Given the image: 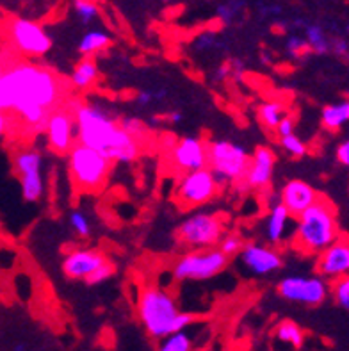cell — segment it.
I'll list each match as a JSON object with an SVG mask.
<instances>
[{
  "instance_id": "cell-1",
  "label": "cell",
  "mask_w": 349,
  "mask_h": 351,
  "mask_svg": "<svg viewBox=\"0 0 349 351\" xmlns=\"http://www.w3.org/2000/svg\"><path fill=\"white\" fill-rule=\"evenodd\" d=\"M62 93L58 73L36 62H13L0 77V109L13 114L29 136L45 132L49 114L59 107Z\"/></svg>"
},
{
  "instance_id": "cell-2",
  "label": "cell",
  "mask_w": 349,
  "mask_h": 351,
  "mask_svg": "<svg viewBox=\"0 0 349 351\" xmlns=\"http://www.w3.org/2000/svg\"><path fill=\"white\" fill-rule=\"evenodd\" d=\"M77 123V143L93 148L118 165H132L141 154V143L119 127V118L100 100L68 106Z\"/></svg>"
},
{
  "instance_id": "cell-3",
  "label": "cell",
  "mask_w": 349,
  "mask_h": 351,
  "mask_svg": "<svg viewBox=\"0 0 349 351\" xmlns=\"http://www.w3.org/2000/svg\"><path fill=\"white\" fill-rule=\"evenodd\" d=\"M137 317L146 334L157 341L180 330H187L195 321L193 314L180 311L177 298L169 291L154 284L145 285L139 291Z\"/></svg>"
},
{
  "instance_id": "cell-4",
  "label": "cell",
  "mask_w": 349,
  "mask_h": 351,
  "mask_svg": "<svg viewBox=\"0 0 349 351\" xmlns=\"http://www.w3.org/2000/svg\"><path fill=\"white\" fill-rule=\"evenodd\" d=\"M341 237L337 213L332 202L321 198L296 216L292 245L306 255H317Z\"/></svg>"
},
{
  "instance_id": "cell-5",
  "label": "cell",
  "mask_w": 349,
  "mask_h": 351,
  "mask_svg": "<svg viewBox=\"0 0 349 351\" xmlns=\"http://www.w3.org/2000/svg\"><path fill=\"white\" fill-rule=\"evenodd\" d=\"M111 160L102 154L80 143H75L68 152V173L79 191H100L111 173Z\"/></svg>"
},
{
  "instance_id": "cell-6",
  "label": "cell",
  "mask_w": 349,
  "mask_h": 351,
  "mask_svg": "<svg viewBox=\"0 0 349 351\" xmlns=\"http://www.w3.org/2000/svg\"><path fill=\"white\" fill-rule=\"evenodd\" d=\"M250 165L246 147L234 139H213L207 143V168L219 186L241 182Z\"/></svg>"
},
{
  "instance_id": "cell-7",
  "label": "cell",
  "mask_w": 349,
  "mask_h": 351,
  "mask_svg": "<svg viewBox=\"0 0 349 351\" xmlns=\"http://www.w3.org/2000/svg\"><path fill=\"white\" fill-rule=\"evenodd\" d=\"M225 219L213 210L189 214L177 228V241L187 250H205L217 246L225 234Z\"/></svg>"
},
{
  "instance_id": "cell-8",
  "label": "cell",
  "mask_w": 349,
  "mask_h": 351,
  "mask_svg": "<svg viewBox=\"0 0 349 351\" xmlns=\"http://www.w3.org/2000/svg\"><path fill=\"white\" fill-rule=\"evenodd\" d=\"M230 263V258L223 255L219 250H189L187 254L178 257L171 267V276L177 282H205L221 275Z\"/></svg>"
},
{
  "instance_id": "cell-9",
  "label": "cell",
  "mask_w": 349,
  "mask_h": 351,
  "mask_svg": "<svg viewBox=\"0 0 349 351\" xmlns=\"http://www.w3.org/2000/svg\"><path fill=\"white\" fill-rule=\"evenodd\" d=\"M9 45L25 58H45L52 50L53 41L50 32L41 23L29 18H13L5 25Z\"/></svg>"
},
{
  "instance_id": "cell-10",
  "label": "cell",
  "mask_w": 349,
  "mask_h": 351,
  "mask_svg": "<svg viewBox=\"0 0 349 351\" xmlns=\"http://www.w3.org/2000/svg\"><path fill=\"white\" fill-rule=\"evenodd\" d=\"M45 159L38 148L23 147L14 152L13 169L20 180L23 200L38 204L45 196Z\"/></svg>"
},
{
  "instance_id": "cell-11",
  "label": "cell",
  "mask_w": 349,
  "mask_h": 351,
  "mask_svg": "<svg viewBox=\"0 0 349 351\" xmlns=\"http://www.w3.org/2000/svg\"><path fill=\"white\" fill-rule=\"evenodd\" d=\"M219 189L221 186L214 178L213 171L208 168H200L182 173L175 187V198L184 209H200L210 204Z\"/></svg>"
},
{
  "instance_id": "cell-12",
  "label": "cell",
  "mask_w": 349,
  "mask_h": 351,
  "mask_svg": "<svg viewBox=\"0 0 349 351\" xmlns=\"http://www.w3.org/2000/svg\"><path fill=\"white\" fill-rule=\"evenodd\" d=\"M276 293L282 300L303 307H319L330 296V284L321 275H289L276 285Z\"/></svg>"
},
{
  "instance_id": "cell-13",
  "label": "cell",
  "mask_w": 349,
  "mask_h": 351,
  "mask_svg": "<svg viewBox=\"0 0 349 351\" xmlns=\"http://www.w3.org/2000/svg\"><path fill=\"white\" fill-rule=\"evenodd\" d=\"M237 257L241 267L253 278H265V276L278 273L283 267V257L278 248L262 243V241L244 243Z\"/></svg>"
},
{
  "instance_id": "cell-14",
  "label": "cell",
  "mask_w": 349,
  "mask_h": 351,
  "mask_svg": "<svg viewBox=\"0 0 349 351\" xmlns=\"http://www.w3.org/2000/svg\"><path fill=\"white\" fill-rule=\"evenodd\" d=\"M43 134L47 139V147L53 154L68 156V152L77 143L75 116L70 107H56L49 114Z\"/></svg>"
},
{
  "instance_id": "cell-15",
  "label": "cell",
  "mask_w": 349,
  "mask_h": 351,
  "mask_svg": "<svg viewBox=\"0 0 349 351\" xmlns=\"http://www.w3.org/2000/svg\"><path fill=\"white\" fill-rule=\"evenodd\" d=\"M292 216L285 205L282 202H276V204L269 205V210L264 216L261 223V236L264 239V243H267L269 246H278L285 245L289 239L292 237Z\"/></svg>"
},
{
  "instance_id": "cell-16",
  "label": "cell",
  "mask_w": 349,
  "mask_h": 351,
  "mask_svg": "<svg viewBox=\"0 0 349 351\" xmlns=\"http://www.w3.org/2000/svg\"><path fill=\"white\" fill-rule=\"evenodd\" d=\"M169 157H171L173 166L180 173L207 168V143L196 136H186V138L175 141Z\"/></svg>"
},
{
  "instance_id": "cell-17",
  "label": "cell",
  "mask_w": 349,
  "mask_h": 351,
  "mask_svg": "<svg viewBox=\"0 0 349 351\" xmlns=\"http://www.w3.org/2000/svg\"><path fill=\"white\" fill-rule=\"evenodd\" d=\"M274 169H276V154L273 148L261 145L256 147L255 152L250 156V165H248L244 182L252 189H267L273 180Z\"/></svg>"
},
{
  "instance_id": "cell-18",
  "label": "cell",
  "mask_w": 349,
  "mask_h": 351,
  "mask_svg": "<svg viewBox=\"0 0 349 351\" xmlns=\"http://www.w3.org/2000/svg\"><path fill=\"white\" fill-rule=\"evenodd\" d=\"M317 275L326 280H335L339 276L349 275V241L339 239L319 252L315 263Z\"/></svg>"
},
{
  "instance_id": "cell-19",
  "label": "cell",
  "mask_w": 349,
  "mask_h": 351,
  "mask_svg": "<svg viewBox=\"0 0 349 351\" xmlns=\"http://www.w3.org/2000/svg\"><path fill=\"white\" fill-rule=\"evenodd\" d=\"M107 261L106 255L100 250L95 248H77L64 255L61 269L70 280L84 282L97 267L102 266Z\"/></svg>"
},
{
  "instance_id": "cell-20",
  "label": "cell",
  "mask_w": 349,
  "mask_h": 351,
  "mask_svg": "<svg viewBox=\"0 0 349 351\" xmlns=\"http://www.w3.org/2000/svg\"><path fill=\"white\" fill-rule=\"evenodd\" d=\"M319 193L312 184L301 178H291L287 182L283 184L282 189L278 193V198L285 209L296 218L305 209H309L310 205L319 200Z\"/></svg>"
},
{
  "instance_id": "cell-21",
  "label": "cell",
  "mask_w": 349,
  "mask_h": 351,
  "mask_svg": "<svg viewBox=\"0 0 349 351\" xmlns=\"http://www.w3.org/2000/svg\"><path fill=\"white\" fill-rule=\"evenodd\" d=\"M273 339L278 346H283L285 350L296 351L305 343V332L294 321L283 319L274 326Z\"/></svg>"
},
{
  "instance_id": "cell-22",
  "label": "cell",
  "mask_w": 349,
  "mask_h": 351,
  "mask_svg": "<svg viewBox=\"0 0 349 351\" xmlns=\"http://www.w3.org/2000/svg\"><path fill=\"white\" fill-rule=\"evenodd\" d=\"M98 77H100V70H98L95 59L82 58L71 70L70 79L73 88L79 89V91H86V89H91L97 84Z\"/></svg>"
},
{
  "instance_id": "cell-23",
  "label": "cell",
  "mask_w": 349,
  "mask_h": 351,
  "mask_svg": "<svg viewBox=\"0 0 349 351\" xmlns=\"http://www.w3.org/2000/svg\"><path fill=\"white\" fill-rule=\"evenodd\" d=\"M112 38L111 34L106 31V29H89L82 34V38L79 40L77 45V50L82 58H91L93 53L102 52L106 50L109 45H111Z\"/></svg>"
},
{
  "instance_id": "cell-24",
  "label": "cell",
  "mask_w": 349,
  "mask_h": 351,
  "mask_svg": "<svg viewBox=\"0 0 349 351\" xmlns=\"http://www.w3.org/2000/svg\"><path fill=\"white\" fill-rule=\"evenodd\" d=\"M349 123V100L328 104L321 111V125L330 132L341 130L344 125Z\"/></svg>"
},
{
  "instance_id": "cell-25",
  "label": "cell",
  "mask_w": 349,
  "mask_h": 351,
  "mask_svg": "<svg viewBox=\"0 0 349 351\" xmlns=\"http://www.w3.org/2000/svg\"><path fill=\"white\" fill-rule=\"evenodd\" d=\"M303 31H305V40L312 52L321 53V56L330 52V45H332V41L328 38L323 25H319V23H305Z\"/></svg>"
},
{
  "instance_id": "cell-26",
  "label": "cell",
  "mask_w": 349,
  "mask_h": 351,
  "mask_svg": "<svg viewBox=\"0 0 349 351\" xmlns=\"http://www.w3.org/2000/svg\"><path fill=\"white\" fill-rule=\"evenodd\" d=\"M256 114H258V121L264 125L265 129L274 130L280 120L285 116V107H283V104L276 102V100H267V102L261 104Z\"/></svg>"
},
{
  "instance_id": "cell-27",
  "label": "cell",
  "mask_w": 349,
  "mask_h": 351,
  "mask_svg": "<svg viewBox=\"0 0 349 351\" xmlns=\"http://www.w3.org/2000/svg\"><path fill=\"white\" fill-rule=\"evenodd\" d=\"M193 348H195V341L191 334H187L186 330H180V332L159 339L157 351H193Z\"/></svg>"
},
{
  "instance_id": "cell-28",
  "label": "cell",
  "mask_w": 349,
  "mask_h": 351,
  "mask_svg": "<svg viewBox=\"0 0 349 351\" xmlns=\"http://www.w3.org/2000/svg\"><path fill=\"white\" fill-rule=\"evenodd\" d=\"M246 0H223L221 4H217L216 16L223 25H232L246 9Z\"/></svg>"
},
{
  "instance_id": "cell-29",
  "label": "cell",
  "mask_w": 349,
  "mask_h": 351,
  "mask_svg": "<svg viewBox=\"0 0 349 351\" xmlns=\"http://www.w3.org/2000/svg\"><path fill=\"white\" fill-rule=\"evenodd\" d=\"M73 11L82 25H91L100 16V9L95 0H73Z\"/></svg>"
},
{
  "instance_id": "cell-30",
  "label": "cell",
  "mask_w": 349,
  "mask_h": 351,
  "mask_svg": "<svg viewBox=\"0 0 349 351\" xmlns=\"http://www.w3.org/2000/svg\"><path fill=\"white\" fill-rule=\"evenodd\" d=\"M223 49L221 38L214 31H204L202 34L196 36V40L193 41V50L198 53H210L217 52Z\"/></svg>"
},
{
  "instance_id": "cell-31",
  "label": "cell",
  "mask_w": 349,
  "mask_h": 351,
  "mask_svg": "<svg viewBox=\"0 0 349 351\" xmlns=\"http://www.w3.org/2000/svg\"><path fill=\"white\" fill-rule=\"evenodd\" d=\"M280 147L282 150L287 154L289 157L292 159H301V157H305L309 154V147H306V143L296 136V134H289V136H282L278 138Z\"/></svg>"
},
{
  "instance_id": "cell-32",
  "label": "cell",
  "mask_w": 349,
  "mask_h": 351,
  "mask_svg": "<svg viewBox=\"0 0 349 351\" xmlns=\"http://www.w3.org/2000/svg\"><path fill=\"white\" fill-rule=\"evenodd\" d=\"M68 223H70V228L73 230V234H77L79 237H89L93 234V225H91V219H89L88 213L80 209H73L68 216Z\"/></svg>"
},
{
  "instance_id": "cell-33",
  "label": "cell",
  "mask_w": 349,
  "mask_h": 351,
  "mask_svg": "<svg viewBox=\"0 0 349 351\" xmlns=\"http://www.w3.org/2000/svg\"><path fill=\"white\" fill-rule=\"evenodd\" d=\"M244 246V239L239 236L237 232H228V234H223V237L217 243V250L221 252L223 255H226L228 258L237 257L239 252L243 250Z\"/></svg>"
},
{
  "instance_id": "cell-34",
  "label": "cell",
  "mask_w": 349,
  "mask_h": 351,
  "mask_svg": "<svg viewBox=\"0 0 349 351\" xmlns=\"http://www.w3.org/2000/svg\"><path fill=\"white\" fill-rule=\"evenodd\" d=\"M330 293H332L333 300L341 308L349 311V275L339 276L330 285Z\"/></svg>"
},
{
  "instance_id": "cell-35",
  "label": "cell",
  "mask_w": 349,
  "mask_h": 351,
  "mask_svg": "<svg viewBox=\"0 0 349 351\" xmlns=\"http://www.w3.org/2000/svg\"><path fill=\"white\" fill-rule=\"evenodd\" d=\"M285 52L291 59H301L305 53L310 52L309 43H306L305 36L300 34H291L285 40Z\"/></svg>"
},
{
  "instance_id": "cell-36",
  "label": "cell",
  "mask_w": 349,
  "mask_h": 351,
  "mask_svg": "<svg viewBox=\"0 0 349 351\" xmlns=\"http://www.w3.org/2000/svg\"><path fill=\"white\" fill-rule=\"evenodd\" d=\"M119 127L128 134L136 138L137 141L141 143L146 138V127L139 118H134V116H125V118H119Z\"/></svg>"
},
{
  "instance_id": "cell-37",
  "label": "cell",
  "mask_w": 349,
  "mask_h": 351,
  "mask_svg": "<svg viewBox=\"0 0 349 351\" xmlns=\"http://www.w3.org/2000/svg\"><path fill=\"white\" fill-rule=\"evenodd\" d=\"M116 273V266L111 263V261H106L100 267H97L91 275L86 278V284L88 285H102L104 282L111 280Z\"/></svg>"
},
{
  "instance_id": "cell-38",
  "label": "cell",
  "mask_w": 349,
  "mask_h": 351,
  "mask_svg": "<svg viewBox=\"0 0 349 351\" xmlns=\"http://www.w3.org/2000/svg\"><path fill=\"white\" fill-rule=\"evenodd\" d=\"M166 95H168V91L166 89H160V91H152V89H141L139 93L136 95V104L139 107H148L152 106L154 102H157V100H163V98H166Z\"/></svg>"
},
{
  "instance_id": "cell-39",
  "label": "cell",
  "mask_w": 349,
  "mask_h": 351,
  "mask_svg": "<svg viewBox=\"0 0 349 351\" xmlns=\"http://www.w3.org/2000/svg\"><path fill=\"white\" fill-rule=\"evenodd\" d=\"M276 134H278V138H282V136H289V134H294L296 132V120L292 118L291 114H285L280 120V123L276 125Z\"/></svg>"
},
{
  "instance_id": "cell-40",
  "label": "cell",
  "mask_w": 349,
  "mask_h": 351,
  "mask_svg": "<svg viewBox=\"0 0 349 351\" xmlns=\"http://www.w3.org/2000/svg\"><path fill=\"white\" fill-rule=\"evenodd\" d=\"M335 157L339 165L349 169V139H344V141L339 143V147L335 150Z\"/></svg>"
},
{
  "instance_id": "cell-41",
  "label": "cell",
  "mask_w": 349,
  "mask_h": 351,
  "mask_svg": "<svg viewBox=\"0 0 349 351\" xmlns=\"http://www.w3.org/2000/svg\"><path fill=\"white\" fill-rule=\"evenodd\" d=\"M330 50H333V52H335V56H339V58H342V59L349 58V43L346 40H342V38H337V40H333L332 45H330Z\"/></svg>"
},
{
  "instance_id": "cell-42",
  "label": "cell",
  "mask_w": 349,
  "mask_h": 351,
  "mask_svg": "<svg viewBox=\"0 0 349 351\" xmlns=\"http://www.w3.org/2000/svg\"><path fill=\"white\" fill-rule=\"evenodd\" d=\"M234 75V70H232V61L228 62H223L217 66V70L214 71V82H223L226 80L228 77Z\"/></svg>"
},
{
  "instance_id": "cell-43",
  "label": "cell",
  "mask_w": 349,
  "mask_h": 351,
  "mask_svg": "<svg viewBox=\"0 0 349 351\" xmlns=\"http://www.w3.org/2000/svg\"><path fill=\"white\" fill-rule=\"evenodd\" d=\"M9 125H11V120H9V112H5L0 109V141H2V139L8 136Z\"/></svg>"
},
{
  "instance_id": "cell-44",
  "label": "cell",
  "mask_w": 349,
  "mask_h": 351,
  "mask_svg": "<svg viewBox=\"0 0 349 351\" xmlns=\"http://www.w3.org/2000/svg\"><path fill=\"white\" fill-rule=\"evenodd\" d=\"M261 14L264 18H271V16H278L282 14V8L278 4H269V5H262L261 8Z\"/></svg>"
},
{
  "instance_id": "cell-45",
  "label": "cell",
  "mask_w": 349,
  "mask_h": 351,
  "mask_svg": "<svg viewBox=\"0 0 349 351\" xmlns=\"http://www.w3.org/2000/svg\"><path fill=\"white\" fill-rule=\"evenodd\" d=\"M168 120L171 121V123L178 125V123H182V121H184V114H182L180 111H173V112H169V114H168Z\"/></svg>"
},
{
  "instance_id": "cell-46",
  "label": "cell",
  "mask_w": 349,
  "mask_h": 351,
  "mask_svg": "<svg viewBox=\"0 0 349 351\" xmlns=\"http://www.w3.org/2000/svg\"><path fill=\"white\" fill-rule=\"evenodd\" d=\"M13 351H29L27 350V346L23 343H20V344H16V346H14V350Z\"/></svg>"
},
{
  "instance_id": "cell-47",
  "label": "cell",
  "mask_w": 349,
  "mask_h": 351,
  "mask_svg": "<svg viewBox=\"0 0 349 351\" xmlns=\"http://www.w3.org/2000/svg\"><path fill=\"white\" fill-rule=\"evenodd\" d=\"M164 5H175L178 2V0H160Z\"/></svg>"
},
{
  "instance_id": "cell-48",
  "label": "cell",
  "mask_w": 349,
  "mask_h": 351,
  "mask_svg": "<svg viewBox=\"0 0 349 351\" xmlns=\"http://www.w3.org/2000/svg\"><path fill=\"white\" fill-rule=\"evenodd\" d=\"M4 70H5V64H2V62H0V77H2Z\"/></svg>"
},
{
  "instance_id": "cell-49",
  "label": "cell",
  "mask_w": 349,
  "mask_h": 351,
  "mask_svg": "<svg viewBox=\"0 0 349 351\" xmlns=\"http://www.w3.org/2000/svg\"><path fill=\"white\" fill-rule=\"evenodd\" d=\"M202 351H214V350H210V348H205V350H202Z\"/></svg>"
},
{
  "instance_id": "cell-50",
  "label": "cell",
  "mask_w": 349,
  "mask_h": 351,
  "mask_svg": "<svg viewBox=\"0 0 349 351\" xmlns=\"http://www.w3.org/2000/svg\"><path fill=\"white\" fill-rule=\"evenodd\" d=\"M205 2H216V0H205Z\"/></svg>"
},
{
  "instance_id": "cell-51",
  "label": "cell",
  "mask_w": 349,
  "mask_h": 351,
  "mask_svg": "<svg viewBox=\"0 0 349 351\" xmlns=\"http://www.w3.org/2000/svg\"><path fill=\"white\" fill-rule=\"evenodd\" d=\"M0 34H2V23H0Z\"/></svg>"
}]
</instances>
